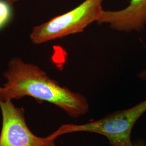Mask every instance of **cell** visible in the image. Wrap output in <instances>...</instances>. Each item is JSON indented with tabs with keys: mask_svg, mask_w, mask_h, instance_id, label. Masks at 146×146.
Masks as SVG:
<instances>
[{
	"mask_svg": "<svg viewBox=\"0 0 146 146\" xmlns=\"http://www.w3.org/2000/svg\"><path fill=\"white\" fill-rule=\"evenodd\" d=\"M103 2L85 0L68 12L34 27L30 35L31 41L40 44L82 33L92 23L98 22L104 11Z\"/></svg>",
	"mask_w": 146,
	"mask_h": 146,
	"instance_id": "3957f363",
	"label": "cell"
},
{
	"mask_svg": "<svg viewBox=\"0 0 146 146\" xmlns=\"http://www.w3.org/2000/svg\"><path fill=\"white\" fill-rule=\"evenodd\" d=\"M11 5L6 0H0V29L9 22L13 15Z\"/></svg>",
	"mask_w": 146,
	"mask_h": 146,
	"instance_id": "8992f818",
	"label": "cell"
},
{
	"mask_svg": "<svg viewBox=\"0 0 146 146\" xmlns=\"http://www.w3.org/2000/svg\"><path fill=\"white\" fill-rule=\"evenodd\" d=\"M3 76L5 100L30 96L38 102L54 104L74 118L88 112V101L84 95L61 86L38 66L20 58L11 60Z\"/></svg>",
	"mask_w": 146,
	"mask_h": 146,
	"instance_id": "6da1fadb",
	"label": "cell"
},
{
	"mask_svg": "<svg viewBox=\"0 0 146 146\" xmlns=\"http://www.w3.org/2000/svg\"><path fill=\"white\" fill-rule=\"evenodd\" d=\"M139 77L142 80L146 81V70H145L139 73Z\"/></svg>",
	"mask_w": 146,
	"mask_h": 146,
	"instance_id": "ba28073f",
	"label": "cell"
},
{
	"mask_svg": "<svg viewBox=\"0 0 146 146\" xmlns=\"http://www.w3.org/2000/svg\"><path fill=\"white\" fill-rule=\"evenodd\" d=\"M98 23L108 24L116 31H142L146 25V0H131L129 5L119 11H104Z\"/></svg>",
	"mask_w": 146,
	"mask_h": 146,
	"instance_id": "5b68a950",
	"label": "cell"
},
{
	"mask_svg": "<svg viewBox=\"0 0 146 146\" xmlns=\"http://www.w3.org/2000/svg\"><path fill=\"white\" fill-rule=\"evenodd\" d=\"M146 112V100L125 110L110 113L99 120L83 124H65L58 129L60 136L87 132L104 136L113 146H134L131 140L133 128Z\"/></svg>",
	"mask_w": 146,
	"mask_h": 146,
	"instance_id": "7a4b0ae2",
	"label": "cell"
},
{
	"mask_svg": "<svg viewBox=\"0 0 146 146\" xmlns=\"http://www.w3.org/2000/svg\"><path fill=\"white\" fill-rule=\"evenodd\" d=\"M134 146H146V144L143 141L138 140L134 143Z\"/></svg>",
	"mask_w": 146,
	"mask_h": 146,
	"instance_id": "9c48e42d",
	"label": "cell"
},
{
	"mask_svg": "<svg viewBox=\"0 0 146 146\" xmlns=\"http://www.w3.org/2000/svg\"><path fill=\"white\" fill-rule=\"evenodd\" d=\"M2 123L0 146H56L57 139L51 133L47 137L35 135L29 128L22 107L10 100L0 102Z\"/></svg>",
	"mask_w": 146,
	"mask_h": 146,
	"instance_id": "277c9868",
	"label": "cell"
},
{
	"mask_svg": "<svg viewBox=\"0 0 146 146\" xmlns=\"http://www.w3.org/2000/svg\"><path fill=\"white\" fill-rule=\"evenodd\" d=\"M6 1L12 5L13 4L15 3L16 2H18V1H19L20 0H6Z\"/></svg>",
	"mask_w": 146,
	"mask_h": 146,
	"instance_id": "30bf717a",
	"label": "cell"
},
{
	"mask_svg": "<svg viewBox=\"0 0 146 146\" xmlns=\"http://www.w3.org/2000/svg\"><path fill=\"white\" fill-rule=\"evenodd\" d=\"M5 90L3 87L0 86V102L5 101Z\"/></svg>",
	"mask_w": 146,
	"mask_h": 146,
	"instance_id": "52a82bcc",
	"label": "cell"
}]
</instances>
